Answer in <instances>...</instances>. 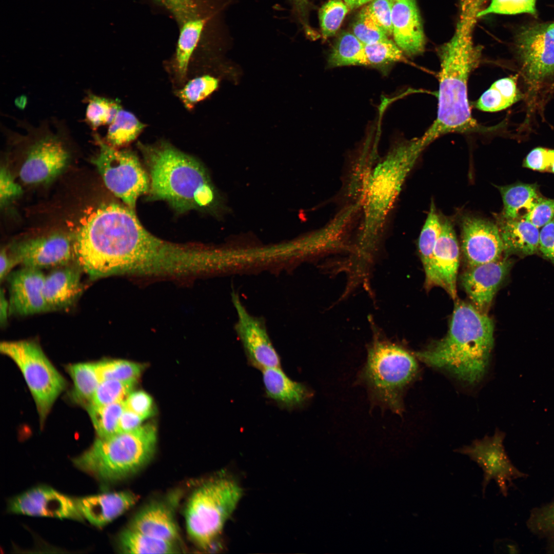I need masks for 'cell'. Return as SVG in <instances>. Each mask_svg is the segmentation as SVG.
<instances>
[{"mask_svg": "<svg viewBox=\"0 0 554 554\" xmlns=\"http://www.w3.org/2000/svg\"><path fill=\"white\" fill-rule=\"evenodd\" d=\"M517 75L499 79L494 82L476 101L475 107L485 112L504 110L519 101L523 95L517 86Z\"/></svg>", "mask_w": 554, "mask_h": 554, "instance_id": "28", "label": "cell"}, {"mask_svg": "<svg viewBox=\"0 0 554 554\" xmlns=\"http://www.w3.org/2000/svg\"><path fill=\"white\" fill-rule=\"evenodd\" d=\"M514 47L529 95L533 96L554 82V21L521 26Z\"/></svg>", "mask_w": 554, "mask_h": 554, "instance_id": "11", "label": "cell"}, {"mask_svg": "<svg viewBox=\"0 0 554 554\" xmlns=\"http://www.w3.org/2000/svg\"><path fill=\"white\" fill-rule=\"evenodd\" d=\"M91 242L106 277H191L208 272L211 265L209 249L155 236L143 226L135 211L124 204H105Z\"/></svg>", "mask_w": 554, "mask_h": 554, "instance_id": "1", "label": "cell"}, {"mask_svg": "<svg viewBox=\"0 0 554 554\" xmlns=\"http://www.w3.org/2000/svg\"><path fill=\"white\" fill-rule=\"evenodd\" d=\"M237 481L222 472L210 479L191 494L185 512L187 531L201 548L211 547L242 496Z\"/></svg>", "mask_w": 554, "mask_h": 554, "instance_id": "7", "label": "cell"}, {"mask_svg": "<svg viewBox=\"0 0 554 554\" xmlns=\"http://www.w3.org/2000/svg\"><path fill=\"white\" fill-rule=\"evenodd\" d=\"M539 250L545 259L554 265V219L540 231Z\"/></svg>", "mask_w": 554, "mask_h": 554, "instance_id": "51", "label": "cell"}, {"mask_svg": "<svg viewBox=\"0 0 554 554\" xmlns=\"http://www.w3.org/2000/svg\"><path fill=\"white\" fill-rule=\"evenodd\" d=\"M137 501V497L129 491L102 493L76 500L83 517L97 527H102L112 521L132 507Z\"/></svg>", "mask_w": 554, "mask_h": 554, "instance_id": "23", "label": "cell"}, {"mask_svg": "<svg viewBox=\"0 0 554 554\" xmlns=\"http://www.w3.org/2000/svg\"><path fill=\"white\" fill-rule=\"evenodd\" d=\"M523 218L540 228L554 219V199L542 197Z\"/></svg>", "mask_w": 554, "mask_h": 554, "instance_id": "49", "label": "cell"}, {"mask_svg": "<svg viewBox=\"0 0 554 554\" xmlns=\"http://www.w3.org/2000/svg\"><path fill=\"white\" fill-rule=\"evenodd\" d=\"M125 408L138 415L144 420L150 417L153 412L151 397L142 390L132 391L124 401Z\"/></svg>", "mask_w": 554, "mask_h": 554, "instance_id": "48", "label": "cell"}, {"mask_svg": "<svg viewBox=\"0 0 554 554\" xmlns=\"http://www.w3.org/2000/svg\"><path fill=\"white\" fill-rule=\"evenodd\" d=\"M20 124L30 141L19 172L21 180L27 184L51 181L68 161L69 153L64 142L68 128L61 121L53 118L36 126L25 122Z\"/></svg>", "mask_w": 554, "mask_h": 554, "instance_id": "10", "label": "cell"}, {"mask_svg": "<svg viewBox=\"0 0 554 554\" xmlns=\"http://www.w3.org/2000/svg\"><path fill=\"white\" fill-rule=\"evenodd\" d=\"M83 272L75 262L45 275L43 294L48 311L66 309L76 303L83 291Z\"/></svg>", "mask_w": 554, "mask_h": 554, "instance_id": "21", "label": "cell"}, {"mask_svg": "<svg viewBox=\"0 0 554 554\" xmlns=\"http://www.w3.org/2000/svg\"><path fill=\"white\" fill-rule=\"evenodd\" d=\"M429 143L422 136L394 144L368 174L361 196V221L353 245L354 263L365 269L383 236L403 185Z\"/></svg>", "mask_w": 554, "mask_h": 554, "instance_id": "2", "label": "cell"}, {"mask_svg": "<svg viewBox=\"0 0 554 554\" xmlns=\"http://www.w3.org/2000/svg\"><path fill=\"white\" fill-rule=\"evenodd\" d=\"M96 364L101 381L136 382L144 369L140 363L124 360H106L96 362Z\"/></svg>", "mask_w": 554, "mask_h": 554, "instance_id": "38", "label": "cell"}, {"mask_svg": "<svg viewBox=\"0 0 554 554\" xmlns=\"http://www.w3.org/2000/svg\"><path fill=\"white\" fill-rule=\"evenodd\" d=\"M120 549L128 553H172L176 552L175 543L159 539L130 527L119 535Z\"/></svg>", "mask_w": 554, "mask_h": 554, "instance_id": "32", "label": "cell"}, {"mask_svg": "<svg viewBox=\"0 0 554 554\" xmlns=\"http://www.w3.org/2000/svg\"><path fill=\"white\" fill-rule=\"evenodd\" d=\"M138 146L149 171L151 199L166 201L181 213L214 205L215 190L196 160L165 142Z\"/></svg>", "mask_w": 554, "mask_h": 554, "instance_id": "5", "label": "cell"}, {"mask_svg": "<svg viewBox=\"0 0 554 554\" xmlns=\"http://www.w3.org/2000/svg\"><path fill=\"white\" fill-rule=\"evenodd\" d=\"M67 371L73 383L72 397L77 403L88 406L101 382L95 363L68 365Z\"/></svg>", "mask_w": 554, "mask_h": 554, "instance_id": "33", "label": "cell"}, {"mask_svg": "<svg viewBox=\"0 0 554 554\" xmlns=\"http://www.w3.org/2000/svg\"><path fill=\"white\" fill-rule=\"evenodd\" d=\"M496 224L504 247V254L521 256L536 253L539 250L540 231L523 217L507 218L497 215Z\"/></svg>", "mask_w": 554, "mask_h": 554, "instance_id": "24", "label": "cell"}, {"mask_svg": "<svg viewBox=\"0 0 554 554\" xmlns=\"http://www.w3.org/2000/svg\"><path fill=\"white\" fill-rule=\"evenodd\" d=\"M217 78L209 75L194 78L177 92V95L188 109L210 95L218 87Z\"/></svg>", "mask_w": 554, "mask_h": 554, "instance_id": "39", "label": "cell"}, {"mask_svg": "<svg viewBox=\"0 0 554 554\" xmlns=\"http://www.w3.org/2000/svg\"><path fill=\"white\" fill-rule=\"evenodd\" d=\"M393 0H372L364 9L388 36L392 35Z\"/></svg>", "mask_w": 554, "mask_h": 554, "instance_id": "45", "label": "cell"}, {"mask_svg": "<svg viewBox=\"0 0 554 554\" xmlns=\"http://www.w3.org/2000/svg\"><path fill=\"white\" fill-rule=\"evenodd\" d=\"M96 140L100 152L92 160L93 163L106 187L125 205L135 211L137 199L149 191V176L131 151L120 150L98 136H96Z\"/></svg>", "mask_w": 554, "mask_h": 554, "instance_id": "12", "label": "cell"}, {"mask_svg": "<svg viewBox=\"0 0 554 554\" xmlns=\"http://www.w3.org/2000/svg\"><path fill=\"white\" fill-rule=\"evenodd\" d=\"M87 103L85 121L93 131L109 125L122 108L118 101L98 96L88 91L85 98Z\"/></svg>", "mask_w": 554, "mask_h": 554, "instance_id": "37", "label": "cell"}, {"mask_svg": "<svg viewBox=\"0 0 554 554\" xmlns=\"http://www.w3.org/2000/svg\"><path fill=\"white\" fill-rule=\"evenodd\" d=\"M442 222L431 203L430 210L421 231L418 247L426 276L427 287L435 286L432 268L434 250L441 231Z\"/></svg>", "mask_w": 554, "mask_h": 554, "instance_id": "30", "label": "cell"}, {"mask_svg": "<svg viewBox=\"0 0 554 554\" xmlns=\"http://www.w3.org/2000/svg\"><path fill=\"white\" fill-rule=\"evenodd\" d=\"M45 277L42 270L24 266L8 275L10 315L28 316L48 312L43 294Z\"/></svg>", "mask_w": 554, "mask_h": 554, "instance_id": "18", "label": "cell"}, {"mask_svg": "<svg viewBox=\"0 0 554 554\" xmlns=\"http://www.w3.org/2000/svg\"><path fill=\"white\" fill-rule=\"evenodd\" d=\"M8 510L32 516L68 518L82 521L76 500L46 486L30 489L13 498Z\"/></svg>", "mask_w": 554, "mask_h": 554, "instance_id": "17", "label": "cell"}, {"mask_svg": "<svg viewBox=\"0 0 554 554\" xmlns=\"http://www.w3.org/2000/svg\"><path fill=\"white\" fill-rule=\"evenodd\" d=\"M145 128V125L133 113L121 108L109 125L106 143L116 148L127 145L135 140Z\"/></svg>", "mask_w": 554, "mask_h": 554, "instance_id": "34", "label": "cell"}, {"mask_svg": "<svg viewBox=\"0 0 554 554\" xmlns=\"http://www.w3.org/2000/svg\"><path fill=\"white\" fill-rule=\"evenodd\" d=\"M10 251L19 264L40 270L76 262L73 239L61 233L21 241L12 245Z\"/></svg>", "mask_w": 554, "mask_h": 554, "instance_id": "15", "label": "cell"}, {"mask_svg": "<svg viewBox=\"0 0 554 554\" xmlns=\"http://www.w3.org/2000/svg\"><path fill=\"white\" fill-rule=\"evenodd\" d=\"M372 0H343L349 9L358 8L365 4L370 3Z\"/></svg>", "mask_w": 554, "mask_h": 554, "instance_id": "55", "label": "cell"}, {"mask_svg": "<svg viewBox=\"0 0 554 554\" xmlns=\"http://www.w3.org/2000/svg\"><path fill=\"white\" fill-rule=\"evenodd\" d=\"M22 193L21 187L13 180L8 169L5 167L1 169L0 201L5 205L10 200L19 196Z\"/></svg>", "mask_w": 554, "mask_h": 554, "instance_id": "50", "label": "cell"}, {"mask_svg": "<svg viewBox=\"0 0 554 554\" xmlns=\"http://www.w3.org/2000/svg\"><path fill=\"white\" fill-rule=\"evenodd\" d=\"M87 409L98 438H108L119 433L124 401L101 406L89 405Z\"/></svg>", "mask_w": 554, "mask_h": 554, "instance_id": "36", "label": "cell"}, {"mask_svg": "<svg viewBox=\"0 0 554 554\" xmlns=\"http://www.w3.org/2000/svg\"><path fill=\"white\" fill-rule=\"evenodd\" d=\"M493 330V321L486 313L459 301L447 334L415 355L428 366L448 371L466 383L476 384L489 362Z\"/></svg>", "mask_w": 554, "mask_h": 554, "instance_id": "3", "label": "cell"}, {"mask_svg": "<svg viewBox=\"0 0 554 554\" xmlns=\"http://www.w3.org/2000/svg\"><path fill=\"white\" fill-rule=\"evenodd\" d=\"M524 167L540 172L554 173V150L537 147L526 156Z\"/></svg>", "mask_w": 554, "mask_h": 554, "instance_id": "47", "label": "cell"}, {"mask_svg": "<svg viewBox=\"0 0 554 554\" xmlns=\"http://www.w3.org/2000/svg\"><path fill=\"white\" fill-rule=\"evenodd\" d=\"M352 33L364 45L389 39L386 33L363 8L352 26Z\"/></svg>", "mask_w": 554, "mask_h": 554, "instance_id": "43", "label": "cell"}, {"mask_svg": "<svg viewBox=\"0 0 554 554\" xmlns=\"http://www.w3.org/2000/svg\"><path fill=\"white\" fill-rule=\"evenodd\" d=\"M166 9L180 24L197 16L199 0H154Z\"/></svg>", "mask_w": 554, "mask_h": 554, "instance_id": "46", "label": "cell"}, {"mask_svg": "<svg viewBox=\"0 0 554 554\" xmlns=\"http://www.w3.org/2000/svg\"><path fill=\"white\" fill-rule=\"evenodd\" d=\"M504 439V434L497 431L492 437L485 436L482 439L473 441L470 445L456 450V452L468 456L482 468L483 496L491 480L495 481L500 492L506 496L508 484L512 480L524 475L514 466L507 455L503 446Z\"/></svg>", "mask_w": 554, "mask_h": 554, "instance_id": "13", "label": "cell"}, {"mask_svg": "<svg viewBox=\"0 0 554 554\" xmlns=\"http://www.w3.org/2000/svg\"><path fill=\"white\" fill-rule=\"evenodd\" d=\"M349 8L341 0H330L319 11V18L323 38L335 35Z\"/></svg>", "mask_w": 554, "mask_h": 554, "instance_id": "41", "label": "cell"}, {"mask_svg": "<svg viewBox=\"0 0 554 554\" xmlns=\"http://www.w3.org/2000/svg\"><path fill=\"white\" fill-rule=\"evenodd\" d=\"M231 298L237 314L235 330L251 364L262 370L280 367V357L264 321L249 313L237 293L233 292Z\"/></svg>", "mask_w": 554, "mask_h": 554, "instance_id": "14", "label": "cell"}, {"mask_svg": "<svg viewBox=\"0 0 554 554\" xmlns=\"http://www.w3.org/2000/svg\"><path fill=\"white\" fill-rule=\"evenodd\" d=\"M156 437L155 427L146 424L133 431L98 438L86 451L74 458L73 463L99 480H118L148 463L154 452Z\"/></svg>", "mask_w": 554, "mask_h": 554, "instance_id": "6", "label": "cell"}, {"mask_svg": "<svg viewBox=\"0 0 554 554\" xmlns=\"http://www.w3.org/2000/svg\"><path fill=\"white\" fill-rule=\"evenodd\" d=\"M206 19L196 16L181 25L175 58V71L178 80L185 81L192 55L199 42Z\"/></svg>", "mask_w": 554, "mask_h": 554, "instance_id": "29", "label": "cell"}, {"mask_svg": "<svg viewBox=\"0 0 554 554\" xmlns=\"http://www.w3.org/2000/svg\"><path fill=\"white\" fill-rule=\"evenodd\" d=\"M9 313V300L6 297L5 290L1 288L0 294V324L1 327H5L8 322Z\"/></svg>", "mask_w": 554, "mask_h": 554, "instance_id": "54", "label": "cell"}, {"mask_svg": "<svg viewBox=\"0 0 554 554\" xmlns=\"http://www.w3.org/2000/svg\"><path fill=\"white\" fill-rule=\"evenodd\" d=\"M0 351L20 369L43 424L54 403L65 389V379L35 341H4L0 344Z\"/></svg>", "mask_w": 554, "mask_h": 554, "instance_id": "9", "label": "cell"}, {"mask_svg": "<svg viewBox=\"0 0 554 554\" xmlns=\"http://www.w3.org/2000/svg\"><path fill=\"white\" fill-rule=\"evenodd\" d=\"M418 370L416 358L407 350L377 338L368 349L361 378L374 398L401 414L404 391Z\"/></svg>", "mask_w": 554, "mask_h": 554, "instance_id": "8", "label": "cell"}, {"mask_svg": "<svg viewBox=\"0 0 554 554\" xmlns=\"http://www.w3.org/2000/svg\"><path fill=\"white\" fill-rule=\"evenodd\" d=\"M329 68L367 66L364 44L353 33L345 32L338 38L328 56Z\"/></svg>", "mask_w": 554, "mask_h": 554, "instance_id": "31", "label": "cell"}, {"mask_svg": "<svg viewBox=\"0 0 554 554\" xmlns=\"http://www.w3.org/2000/svg\"><path fill=\"white\" fill-rule=\"evenodd\" d=\"M469 16L464 14L453 36L439 49L437 115L423 134L431 142L449 133L480 129L468 99V78L480 56V49L474 46L471 37Z\"/></svg>", "mask_w": 554, "mask_h": 554, "instance_id": "4", "label": "cell"}, {"mask_svg": "<svg viewBox=\"0 0 554 554\" xmlns=\"http://www.w3.org/2000/svg\"><path fill=\"white\" fill-rule=\"evenodd\" d=\"M529 525L554 545V501L535 510L529 518Z\"/></svg>", "mask_w": 554, "mask_h": 554, "instance_id": "44", "label": "cell"}, {"mask_svg": "<svg viewBox=\"0 0 554 554\" xmlns=\"http://www.w3.org/2000/svg\"><path fill=\"white\" fill-rule=\"evenodd\" d=\"M295 1L301 10L303 9L307 4V0H295Z\"/></svg>", "mask_w": 554, "mask_h": 554, "instance_id": "56", "label": "cell"}, {"mask_svg": "<svg viewBox=\"0 0 554 554\" xmlns=\"http://www.w3.org/2000/svg\"><path fill=\"white\" fill-rule=\"evenodd\" d=\"M136 382H124L115 380L102 381L97 387L89 405L101 406L123 402L133 391Z\"/></svg>", "mask_w": 554, "mask_h": 554, "instance_id": "40", "label": "cell"}, {"mask_svg": "<svg viewBox=\"0 0 554 554\" xmlns=\"http://www.w3.org/2000/svg\"><path fill=\"white\" fill-rule=\"evenodd\" d=\"M392 25L394 42L404 54L424 51L425 37L416 0H393Z\"/></svg>", "mask_w": 554, "mask_h": 554, "instance_id": "20", "label": "cell"}, {"mask_svg": "<svg viewBox=\"0 0 554 554\" xmlns=\"http://www.w3.org/2000/svg\"><path fill=\"white\" fill-rule=\"evenodd\" d=\"M368 67L387 74L390 67L398 62H407L405 54L390 39L364 45Z\"/></svg>", "mask_w": 554, "mask_h": 554, "instance_id": "35", "label": "cell"}, {"mask_svg": "<svg viewBox=\"0 0 554 554\" xmlns=\"http://www.w3.org/2000/svg\"><path fill=\"white\" fill-rule=\"evenodd\" d=\"M537 0H491L489 5L479 12L477 16L490 14L514 15L527 13L538 16Z\"/></svg>", "mask_w": 554, "mask_h": 554, "instance_id": "42", "label": "cell"}, {"mask_svg": "<svg viewBox=\"0 0 554 554\" xmlns=\"http://www.w3.org/2000/svg\"><path fill=\"white\" fill-rule=\"evenodd\" d=\"M462 250L469 267L497 261L504 247L496 223L474 216L461 222Z\"/></svg>", "mask_w": 554, "mask_h": 554, "instance_id": "16", "label": "cell"}, {"mask_svg": "<svg viewBox=\"0 0 554 554\" xmlns=\"http://www.w3.org/2000/svg\"><path fill=\"white\" fill-rule=\"evenodd\" d=\"M130 528L150 536L175 543L179 532L171 510L161 503L150 504L141 510Z\"/></svg>", "mask_w": 554, "mask_h": 554, "instance_id": "25", "label": "cell"}, {"mask_svg": "<svg viewBox=\"0 0 554 554\" xmlns=\"http://www.w3.org/2000/svg\"><path fill=\"white\" fill-rule=\"evenodd\" d=\"M144 420L134 413L125 408L120 418L119 433L135 431L143 425Z\"/></svg>", "mask_w": 554, "mask_h": 554, "instance_id": "52", "label": "cell"}, {"mask_svg": "<svg viewBox=\"0 0 554 554\" xmlns=\"http://www.w3.org/2000/svg\"><path fill=\"white\" fill-rule=\"evenodd\" d=\"M263 380L267 396L286 408L302 405L311 395L305 386L291 380L280 367L263 370Z\"/></svg>", "mask_w": 554, "mask_h": 554, "instance_id": "26", "label": "cell"}, {"mask_svg": "<svg viewBox=\"0 0 554 554\" xmlns=\"http://www.w3.org/2000/svg\"><path fill=\"white\" fill-rule=\"evenodd\" d=\"M497 187L503 202L501 214L507 218L523 217L542 197L536 184L516 183Z\"/></svg>", "mask_w": 554, "mask_h": 554, "instance_id": "27", "label": "cell"}, {"mask_svg": "<svg viewBox=\"0 0 554 554\" xmlns=\"http://www.w3.org/2000/svg\"><path fill=\"white\" fill-rule=\"evenodd\" d=\"M513 265L508 256L471 267L462 276V284L472 305L486 313Z\"/></svg>", "mask_w": 554, "mask_h": 554, "instance_id": "19", "label": "cell"}, {"mask_svg": "<svg viewBox=\"0 0 554 554\" xmlns=\"http://www.w3.org/2000/svg\"><path fill=\"white\" fill-rule=\"evenodd\" d=\"M459 247L454 228L448 220L442 222L441 231L433 252L432 268L435 286L453 299L457 296Z\"/></svg>", "mask_w": 554, "mask_h": 554, "instance_id": "22", "label": "cell"}, {"mask_svg": "<svg viewBox=\"0 0 554 554\" xmlns=\"http://www.w3.org/2000/svg\"><path fill=\"white\" fill-rule=\"evenodd\" d=\"M18 264L19 263L17 259L10 251L8 253L5 248L1 249L0 253V280L1 282L7 279L8 275L12 272V269Z\"/></svg>", "mask_w": 554, "mask_h": 554, "instance_id": "53", "label": "cell"}]
</instances>
